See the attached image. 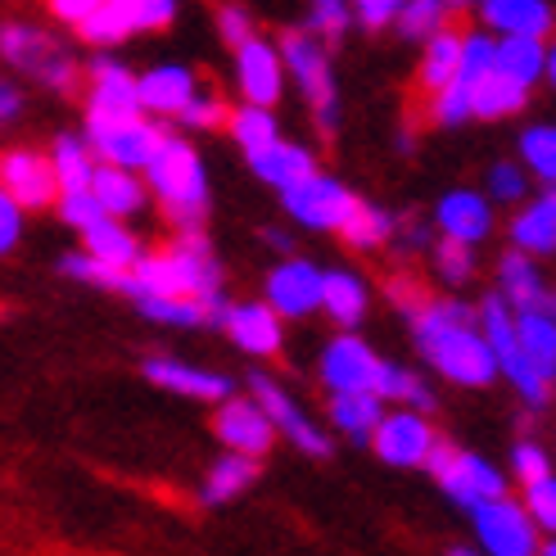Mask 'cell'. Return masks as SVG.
I'll return each instance as SVG.
<instances>
[{"mask_svg": "<svg viewBox=\"0 0 556 556\" xmlns=\"http://www.w3.org/2000/svg\"><path fill=\"white\" fill-rule=\"evenodd\" d=\"M530 96L534 91H525V87H516V81L493 73L476 91V123H507V118H516V114L530 109Z\"/></svg>", "mask_w": 556, "mask_h": 556, "instance_id": "b9f144b4", "label": "cell"}, {"mask_svg": "<svg viewBox=\"0 0 556 556\" xmlns=\"http://www.w3.org/2000/svg\"><path fill=\"white\" fill-rule=\"evenodd\" d=\"M23 87H18V81L14 77H5V73H0V127H10V123H18L23 118Z\"/></svg>", "mask_w": 556, "mask_h": 556, "instance_id": "680465c9", "label": "cell"}, {"mask_svg": "<svg viewBox=\"0 0 556 556\" xmlns=\"http://www.w3.org/2000/svg\"><path fill=\"white\" fill-rule=\"evenodd\" d=\"M466 520H470L480 556H539L543 552V534L534 530V520L525 516L520 497H511V493L470 507Z\"/></svg>", "mask_w": 556, "mask_h": 556, "instance_id": "7c38bea8", "label": "cell"}, {"mask_svg": "<svg viewBox=\"0 0 556 556\" xmlns=\"http://www.w3.org/2000/svg\"><path fill=\"white\" fill-rule=\"evenodd\" d=\"M231 81H236L240 104H254V109H276L281 104V96L290 87L281 41L258 33L249 46H240L231 54Z\"/></svg>", "mask_w": 556, "mask_h": 556, "instance_id": "9a60e30c", "label": "cell"}, {"mask_svg": "<svg viewBox=\"0 0 556 556\" xmlns=\"http://www.w3.org/2000/svg\"><path fill=\"white\" fill-rule=\"evenodd\" d=\"M353 27V5L349 0H313L303 14V33L317 37L321 46H340Z\"/></svg>", "mask_w": 556, "mask_h": 556, "instance_id": "bcb514c9", "label": "cell"}, {"mask_svg": "<svg viewBox=\"0 0 556 556\" xmlns=\"http://www.w3.org/2000/svg\"><path fill=\"white\" fill-rule=\"evenodd\" d=\"M23 231H27V213L0 190V258L14 254V249L23 244Z\"/></svg>", "mask_w": 556, "mask_h": 556, "instance_id": "9f6ffc18", "label": "cell"}, {"mask_svg": "<svg viewBox=\"0 0 556 556\" xmlns=\"http://www.w3.org/2000/svg\"><path fill=\"white\" fill-rule=\"evenodd\" d=\"M141 177L177 236L204 231V222L213 213V181H208V163L194 150L190 136L168 131V141L159 146V154L150 159V168Z\"/></svg>", "mask_w": 556, "mask_h": 556, "instance_id": "3957f363", "label": "cell"}, {"mask_svg": "<svg viewBox=\"0 0 556 556\" xmlns=\"http://www.w3.org/2000/svg\"><path fill=\"white\" fill-rule=\"evenodd\" d=\"M434 240H439V236H434V227H430L426 217H407L403 227H399L394 249H399V254H430Z\"/></svg>", "mask_w": 556, "mask_h": 556, "instance_id": "6f0895ef", "label": "cell"}, {"mask_svg": "<svg viewBox=\"0 0 556 556\" xmlns=\"http://www.w3.org/2000/svg\"><path fill=\"white\" fill-rule=\"evenodd\" d=\"M227 308V303H222ZM222 308H204V303H177V299H141L136 313L159 321V326H181V330H200V326H217Z\"/></svg>", "mask_w": 556, "mask_h": 556, "instance_id": "ee69618b", "label": "cell"}, {"mask_svg": "<svg viewBox=\"0 0 556 556\" xmlns=\"http://www.w3.org/2000/svg\"><path fill=\"white\" fill-rule=\"evenodd\" d=\"M213 434L222 443V453L254 457V462H263L276 443V426L267 421V412L249 394H236L222 407H213Z\"/></svg>", "mask_w": 556, "mask_h": 556, "instance_id": "44dd1931", "label": "cell"}, {"mask_svg": "<svg viewBox=\"0 0 556 556\" xmlns=\"http://www.w3.org/2000/svg\"><path fill=\"white\" fill-rule=\"evenodd\" d=\"M476 308H480V330H484V340H489V353H493V363H497V380H507L525 407L543 412V407L552 403L556 389H552L547 380H539V371H534L530 363H525V353H520V336H516V313H511L497 294L480 299Z\"/></svg>", "mask_w": 556, "mask_h": 556, "instance_id": "52a82bcc", "label": "cell"}, {"mask_svg": "<svg viewBox=\"0 0 556 556\" xmlns=\"http://www.w3.org/2000/svg\"><path fill=\"white\" fill-rule=\"evenodd\" d=\"M200 73H194L190 64H154L141 73V114L163 123V127H177V118L190 109V100L200 96Z\"/></svg>", "mask_w": 556, "mask_h": 556, "instance_id": "d4e9b609", "label": "cell"}, {"mask_svg": "<svg viewBox=\"0 0 556 556\" xmlns=\"http://www.w3.org/2000/svg\"><path fill=\"white\" fill-rule=\"evenodd\" d=\"M399 227H403V217H394L384 204H367L363 200V208L353 213V222L344 227V244L353 249V254H380V249H389L399 240Z\"/></svg>", "mask_w": 556, "mask_h": 556, "instance_id": "74e56055", "label": "cell"}, {"mask_svg": "<svg viewBox=\"0 0 556 556\" xmlns=\"http://www.w3.org/2000/svg\"><path fill=\"white\" fill-rule=\"evenodd\" d=\"M46 14L96 54H114L141 33H163L177 23V0H50Z\"/></svg>", "mask_w": 556, "mask_h": 556, "instance_id": "277c9868", "label": "cell"}, {"mask_svg": "<svg viewBox=\"0 0 556 556\" xmlns=\"http://www.w3.org/2000/svg\"><path fill=\"white\" fill-rule=\"evenodd\" d=\"M539 556H556V539H543V552Z\"/></svg>", "mask_w": 556, "mask_h": 556, "instance_id": "e7e4bbea", "label": "cell"}, {"mask_svg": "<svg viewBox=\"0 0 556 556\" xmlns=\"http://www.w3.org/2000/svg\"><path fill=\"white\" fill-rule=\"evenodd\" d=\"M141 376L154 389H168V394H177V399H194V403H208V407H222L227 399H236V380L231 376L194 367V363H181V357H168V353L146 357Z\"/></svg>", "mask_w": 556, "mask_h": 556, "instance_id": "7402d4cb", "label": "cell"}, {"mask_svg": "<svg viewBox=\"0 0 556 556\" xmlns=\"http://www.w3.org/2000/svg\"><path fill=\"white\" fill-rule=\"evenodd\" d=\"M321 313L330 317V326L357 336V326L371 313V286L363 271L353 267H326V290H321Z\"/></svg>", "mask_w": 556, "mask_h": 556, "instance_id": "4316f807", "label": "cell"}, {"mask_svg": "<svg viewBox=\"0 0 556 556\" xmlns=\"http://www.w3.org/2000/svg\"><path fill=\"white\" fill-rule=\"evenodd\" d=\"M321 290H326V267L313 258H276L263 276V303L281 321H303L321 313Z\"/></svg>", "mask_w": 556, "mask_h": 556, "instance_id": "4fadbf2b", "label": "cell"}, {"mask_svg": "<svg viewBox=\"0 0 556 556\" xmlns=\"http://www.w3.org/2000/svg\"><path fill=\"white\" fill-rule=\"evenodd\" d=\"M249 168H254V177H258L263 186L290 194L294 186L313 181V177L321 173V159H317L313 146H303V141H281V146H271L267 154H258L254 163H249Z\"/></svg>", "mask_w": 556, "mask_h": 556, "instance_id": "f1b7e54d", "label": "cell"}, {"mask_svg": "<svg viewBox=\"0 0 556 556\" xmlns=\"http://www.w3.org/2000/svg\"><path fill=\"white\" fill-rule=\"evenodd\" d=\"M54 213L64 217V227H73V231H81V236H87L91 227H100V222H104V208L96 204V194H91V190H87V194H64Z\"/></svg>", "mask_w": 556, "mask_h": 556, "instance_id": "11a10c76", "label": "cell"}, {"mask_svg": "<svg viewBox=\"0 0 556 556\" xmlns=\"http://www.w3.org/2000/svg\"><path fill=\"white\" fill-rule=\"evenodd\" d=\"M0 190H5L23 213L60 208V181H54L50 154L33 150V146L0 150Z\"/></svg>", "mask_w": 556, "mask_h": 556, "instance_id": "ac0fdd59", "label": "cell"}, {"mask_svg": "<svg viewBox=\"0 0 556 556\" xmlns=\"http://www.w3.org/2000/svg\"><path fill=\"white\" fill-rule=\"evenodd\" d=\"M516 159L543 190H556V123H530L516 136Z\"/></svg>", "mask_w": 556, "mask_h": 556, "instance_id": "ab89813d", "label": "cell"}, {"mask_svg": "<svg viewBox=\"0 0 556 556\" xmlns=\"http://www.w3.org/2000/svg\"><path fill=\"white\" fill-rule=\"evenodd\" d=\"M394 146H399L403 154H407V150H416V131H412V127H403V131H399V141H394Z\"/></svg>", "mask_w": 556, "mask_h": 556, "instance_id": "6125c7cd", "label": "cell"}, {"mask_svg": "<svg viewBox=\"0 0 556 556\" xmlns=\"http://www.w3.org/2000/svg\"><path fill=\"white\" fill-rule=\"evenodd\" d=\"M507 249H516V254L525 258H552L556 254V190H539L530 194L507 222Z\"/></svg>", "mask_w": 556, "mask_h": 556, "instance_id": "484cf974", "label": "cell"}, {"mask_svg": "<svg viewBox=\"0 0 556 556\" xmlns=\"http://www.w3.org/2000/svg\"><path fill=\"white\" fill-rule=\"evenodd\" d=\"M227 131H231L236 150H240L249 163H254L258 154H267L271 146L286 141L281 123H276V109H254V104H236L231 118H227Z\"/></svg>", "mask_w": 556, "mask_h": 556, "instance_id": "d590c367", "label": "cell"}, {"mask_svg": "<svg viewBox=\"0 0 556 556\" xmlns=\"http://www.w3.org/2000/svg\"><path fill=\"white\" fill-rule=\"evenodd\" d=\"M448 14H453V5H443V0H407L394 33L403 41H412V46H426V41H434L443 33V27H453Z\"/></svg>", "mask_w": 556, "mask_h": 556, "instance_id": "7bdbcfd3", "label": "cell"}, {"mask_svg": "<svg viewBox=\"0 0 556 556\" xmlns=\"http://www.w3.org/2000/svg\"><path fill=\"white\" fill-rule=\"evenodd\" d=\"M376 399L384 407H407V412H421V416H430L439 407V394H434L430 376L412 371L403 363H389V357L380 363V376H376Z\"/></svg>", "mask_w": 556, "mask_h": 556, "instance_id": "836d02e7", "label": "cell"}, {"mask_svg": "<svg viewBox=\"0 0 556 556\" xmlns=\"http://www.w3.org/2000/svg\"><path fill=\"white\" fill-rule=\"evenodd\" d=\"M520 507H525V516L534 520V530L543 539H556V476H547V480H539L530 489H520Z\"/></svg>", "mask_w": 556, "mask_h": 556, "instance_id": "f907efd6", "label": "cell"}, {"mask_svg": "<svg viewBox=\"0 0 556 556\" xmlns=\"http://www.w3.org/2000/svg\"><path fill=\"white\" fill-rule=\"evenodd\" d=\"M263 476V462L254 457H236V453H222L200 480V503L204 507H227L236 497H244L249 489L258 484Z\"/></svg>", "mask_w": 556, "mask_h": 556, "instance_id": "d6a6232c", "label": "cell"}, {"mask_svg": "<svg viewBox=\"0 0 556 556\" xmlns=\"http://www.w3.org/2000/svg\"><path fill=\"white\" fill-rule=\"evenodd\" d=\"M168 131L173 127H163L146 114L118 123H81V136H87L91 154L100 159V168H123V173H146L159 146L168 141Z\"/></svg>", "mask_w": 556, "mask_h": 556, "instance_id": "30bf717a", "label": "cell"}, {"mask_svg": "<svg viewBox=\"0 0 556 556\" xmlns=\"http://www.w3.org/2000/svg\"><path fill=\"white\" fill-rule=\"evenodd\" d=\"M430 263V276L439 286H448V290H462L476 281V267H480V254L470 244H457V240H434V249L426 254Z\"/></svg>", "mask_w": 556, "mask_h": 556, "instance_id": "60d3db41", "label": "cell"}, {"mask_svg": "<svg viewBox=\"0 0 556 556\" xmlns=\"http://www.w3.org/2000/svg\"><path fill=\"white\" fill-rule=\"evenodd\" d=\"M384 299L394 303L403 317H412V313H421L426 303H430V290L421 286V276H412L407 267H399V271L384 276Z\"/></svg>", "mask_w": 556, "mask_h": 556, "instance_id": "816d5d0a", "label": "cell"}, {"mask_svg": "<svg viewBox=\"0 0 556 556\" xmlns=\"http://www.w3.org/2000/svg\"><path fill=\"white\" fill-rule=\"evenodd\" d=\"M507 470L516 476L520 489H530V484L556 476V457H552V448H543L539 439H516L511 453H507Z\"/></svg>", "mask_w": 556, "mask_h": 556, "instance_id": "7dc6e473", "label": "cell"}, {"mask_svg": "<svg viewBox=\"0 0 556 556\" xmlns=\"http://www.w3.org/2000/svg\"><path fill=\"white\" fill-rule=\"evenodd\" d=\"M493 73L516 81V87L534 91L539 81L547 77V41H497L493 50Z\"/></svg>", "mask_w": 556, "mask_h": 556, "instance_id": "8d00e7d4", "label": "cell"}, {"mask_svg": "<svg viewBox=\"0 0 556 556\" xmlns=\"http://www.w3.org/2000/svg\"><path fill=\"white\" fill-rule=\"evenodd\" d=\"M462 50H466V27H443L434 41L421 46V60H416V91H421V104L443 96L457 81L462 68Z\"/></svg>", "mask_w": 556, "mask_h": 556, "instance_id": "83f0119b", "label": "cell"}, {"mask_svg": "<svg viewBox=\"0 0 556 556\" xmlns=\"http://www.w3.org/2000/svg\"><path fill=\"white\" fill-rule=\"evenodd\" d=\"M91 194H96V204L104 208V217H114V222H131L150 204L146 177L141 173H123V168H100L96 181H91Z\"/></svg>", "mask_w": 556, "mask_h": 556, "instance_id": "e575fe53", "label": "cell"}, {"mask_svg": "<svg viewBox=\"0 0 556 556\" xmlns=\"http://www.w3.org/2000/svg\"><path fill=\"white\" fill-rule=\"evenodd\" d=\"M263 244L276 249L281 258H294V240H290V231H281V227H267V231H263Z\"/></svg>", "mask_w": 556, "mask_h": 556, "instance_id": "91938a15", "label": "cell"}, {"mask_svg": "<svg viewBox=\"0 0 556 556\" xmlns=\"http://www.w3.org/2000/svg\"><path fill=\"white\" fill-rule=\"evenodd\" d=\"M60 271L68 276V281H81V286H96V290H127V276L123 271H109L104 263H96L91 254H81V249H68V254L60 258Z\"/></svg>", "mask_w": 556, "mask_h": 556, "instance_id": "c3c4849f", "label": "cell"}, {"mask_svg": "<svg viewBox=\"0 0 556 556\" xmlns=\"http://www.w3.org/2000/svg\"><path fill=\"white\" fill-rule=\"evenodd\" d=\"M141 114V73H131L118 54H91L87 64V123H118Z\"/></svg>", "mask_w": 556, "mask_h": 556, "instance_id": "2e32d148", "label": "cell"}, {"mask_svg": "<svg viewBox=\"0 0 556 556\" xmlns=\"http://www.w3.org/2000/svg\"><path fill=\"white\" fill-rule=\"evenodd\" d=\"M426 470H430V480L448 493L462 511L511 493V480H507L503 466H493L489 457L462 448V443H453V439H439V448H434Z\"/></svg>", "mask_w": 556, "mask_h": 556, "instance_id": "ba28073f", "label": "cell"}, {"mask_svg": "<svg viewBox=\"0 0 556 556\" xmlns=\"http://www.w3.org/2000/svg\"><path fill=\"white\" fill-rule=\"evenodd\" d=\"M412 349L421 367L457 389H489L497 380V363L480 330V308L457 294H430L421 313L407 317Z\"/></svg>", "mask_w": 556, "mask_h": 556, "instance_id": "6da1fadb", "label": "cell"}, {"mask_svg": "<svg viewBox=\"0 0 556 556\" xmlns=\"http://www.w3.org/2000/svg\"><path fill=\"white\" fill-rule=\"evenodd\" d=\"M493 294L503 299L516 317H525V313H547V317H556V290L547 286L543 267H539L534 258L516 254V249H507V254L493 263Z\"/></svg>", "mask_w": 556, "mask_h": 556, "instance_id": "603a6c76", "label": "cell"}, {"mask_svg": "<svg viewBox=\"0 0 556 556\" xmlns=\"http://www.w3.org/2000/svg\"><path fill=\"white\" fill-rule=\"evenodd\" d=\"M217 37L227 41V50L236 54L240 46H249L258 37V14L244 10V5H222L217 10Z\"/></svg>", "mask_w": 556, "mask_h": 556, "instance_id": "f5cc1de1", "label": "cell"}, {"mask_svg": "<svg viewBox=\"0 0 556 556\" xmlns=\"http://www.w3.org/2000/svg\"><path fill=\"white\" fill-rule=\"evenodd\" d=\"M476 27H484L497 41H552L556 33V10L547 0H480Z\"/></svg>", "mask_w": 556, "mask_h": 556, "instance_id": "cb8c5ba5", "label": "cell"}, {"mask_svg": "<svg viewBox=\"0 0 556 556\" xmlns=\"http://www.w3.org/2000/svg\"><path fill=\"white\" fill-rule=\"evenodd\" d=\"M231 118V109H227V100H222L217 91H200V96H194L190 100V109H186V114L177 118V127L173 131H181V136H194V131H217L222 123H227Z\"/></svg>", "mask_w": 556, "mask_h": 556, "instance_id": "681fc988", "label": "cell"}, {"mask_svg": "<svg viewBox=\"0 0 556 556\" xmlns=\"http://www.w3.org/2000/svg\"><path fill=\"white\" fill-rule=\"evenodd\" d=\"M380 363L384 357L371 349V340L336 330L317 353V384L326 389V399L330 394H376Z\"/></svg>", "mask_w": 556, "mask_h": 556, "instance_id": "5bb4252c", "label": "cell"}, {"mask_svg": "<svg viewBox=\"0 0 556 556\" xmlns=\"http://www.w3.org/2000/svg\"><path fill=\"white\" fill-rule=\"evenodd\" d=\"M484 194H489V204H511L520 208L525 200H530V173L520 168V159H493L489 168H484Z\"/></svg>", "mask_w": 556, "mask_h": 556, "instance_id": "f6af8a7d", "label": "cell"}, {"mask_svg": "<svg viewBox=\"0 0 556 556\" xmlns=\"http://www.w3.org/2000/svg\"><path fill=\"white\" fill-rule=\"evenodd\" d=\"M50 168H54V181H60V200L64 194H87L96 173H100V159L91 154L87 136L81 131H60L50 141Z\"/></svg>", "mask_w": 556, "mask_h": 556, "instance_id": "4dcf8cb0", "label": "cell"}, {"mask_svg": "<svg viewBox=\"0 0 556 556\" xmlns=\"http://www.w3.org/2000/svg\"><path fill=\"white\" fill-rule=\"evenodd\" d=\"M430 227L439 240H457V244H470L480 249L493 231H497V208L489 204L484 190H470V186H457V190H443L434 208H430Z\"/></svg>", "mask_w": 556, "mask_h": 556, "instance_id": "d6986e66", "label": "cell"}, {"mask_svg": "<svg viewBox=\"0 0 556 556\" xmlns=\"http://www.w3.org/2000/svg\"><path fill=\"white\" fill-rule=\"evenodd\" d=\"M543 81H547V87L556 91V37L547 41V77H543Z\"/></svg>", "mask_w": 556, "mask_h": 556, "instance_id": "94428289", "label": "cell"}, {"mask_svg": "<svg viewBox=\"0 0 556 556\" xmlns=\"http://www.w3.org/2000/svg\"><path fill=\"white\" fill-rule=\"evenodd\" d=\"M244 394L267 412V421L276 426V439H290L303 457H317V462H321V457L336 453V439H330V430H326L317 416L303 407L276 376L254 371V376H249V389H244Z\"/></svg>", "mask_w": 556, "mask_h": 556, "instance_id": "9c48e42d", "label": "cell"}, {"mask_svg": "<svg viewBox=\"0 0 556 556\" xmlns=\"http://www.w3.org/2000/svg\"><path fill=\"white\" fill-rule=\"evenodd\" d=\"M131 303L141 299H177V303H204V308H222L227 303V267H222L217 249L204 231L173 236L168 244L150 249L127 276Z\"/></svg>", "mask_w": 556, "mask_h": 556, "instance_id": "7a4b0ae2", "label": "cell"}, {"mask_svg": "<svg viewBox=\"0 0 556 556\" xmlns=\"http://www.w3.org/2000/svg\"><path fill=\"white\" fill-rule=\"evenodd\" d=\"M281 208L290 222H299L303 231H321V236H344V227L353 222V213L363 208V194L353 186H344L340 177L317 173L313 181L294 186L290 194H281Z\"/></svg>", "mask_w": 556, "mask_h": 556, "instance_id": "8fae6325", "label": "cell"}, {"mask_svg": "<svg viewBox=\"0 0 556 556\" xmlns=\"http://www.w3.org/2000/svg\"><path fill=\"white\" fill-rule=\"evenodd\" d=\"M276 41H281L290 81L299 87V96L308 100L313 127L321 136H336L340 131V81H336V60H330V46H321L317 37H308L303 27H286Z\"/></svg>", "mask_w": 556, "mask_h": 556, "instance_id": "8992f818", "label": "cell"}, {"mask_svg": "<svg viewBox=\"0 0 556 556\" xmlns=\"http://www.w3.org/2000/svg\"><path fill=\"white\" fill-rule=\"evenodd\" d=\"M0 60L18 77L37 81V87H46L54 96H73L81 81H87V68H81V60L68 50V41L37 18L0 23Z\"/></svg>", "mask_w": 556, "mask_h": 556, "instance_id": "5b68a950", "label": "cell"}, {"mask_svg": "<svg viewBox=\"0 0 556 556\" xmlns=\"http://www.w3.org/2000/svg\"><path fill=\"white\" fill-rule=\"evenodd\" d=\"M399 14H403V0H357L353 5V27L380 37L389 27H399Z\"/></svg>", "mask_w": 556, "mask_h": 556, "instance_id": "db71d44e", "label": "cell"}, {"mask_svg": "<svg viewBox=\"0 0 556 556\" xmlns=\"http://www.w3.org/2000/svg\"><path fill=\"white\" fill-rule=\"evenodd\" d=\"M217 330L227 336L244 357H281L286 349V321L276 317L263 299H227V308L217 317Z\"/></svg>", "mask_w": 556, "mask_h": 556, "instance_id": "ffe728a7", "label": "cell"}, {"mask_svg": "<svg viewBox=\"0 0 556 556\" xmlns=\"http://www.w3.org/2000/svg\"><path fill=\"white\" fill-rule=\"evenodd\" d=\"M434 448H439L434 421L421 412H407V407H389L376 439H371V453L384 466H399V470H426Z\"/></svg>", "mask_w": 556, "mask_h": 556, "instance_id": "e0dca14e", "label": "cell"}, {"mask_svg": "<svg viewBox=\"0 0 556 556\" xmlns=\"http://www.w3.org/2000/svg\"><path fill=\"white\" fill-rule=\"evenodd\" d=\"M384 403L376 394H330L326 399V421L336 434H344L349 443H357V448H371V439L384 421Z\"/></svg>", "mask_w": 556, "mask_h": 556, "instance_id": "1f68e13d", "label": "cell"}, {"mask_svg": "<svg viewBox=\"0 0 556 556\" xmlns=\"http://www.w3.org/2000/svg\"><path fill=\"white\" fill-rule=\"evenodd\" d=\"M443 556H480V552H476V547H448Z\"/></svg>", "mask_w": 556, "mask_h": 556, "instance_id": "be15d7a7", "label": "cell"}, {"mask_svg": "<svg viewBox=\"0 0 556 556\" xmlns=\"http://www.w3.org/2000/svg\"><path fill=\"white\" fill-rule=\"evenodd\" d=\"M516 336H520L525 363L539 371V380H547L556 389V317L525 313V317H516Z\"/></svg>", "mask_w": 556, "mask_h": 556, "instance_id": "f35d334b", "label": "cell"}, {"mask_svg": "<svg viewBox=\"0 0 556 556\" xmlns=\"http://www.w3.org/2000/svg\"><path fill=\"white\" fill-rule=\"evenodd\" d=\"M81 254H91L96 263H104L109 271H123L131 276L136 267H141V258L150 254L146 240L136 236L127 222H114V217H104L100 227H91L87 236H81Z\"/></svg>", "mask_w": 556, "mask_h": 556, "instance_id": "f546056e", "label": "cell"}]
</instances>
